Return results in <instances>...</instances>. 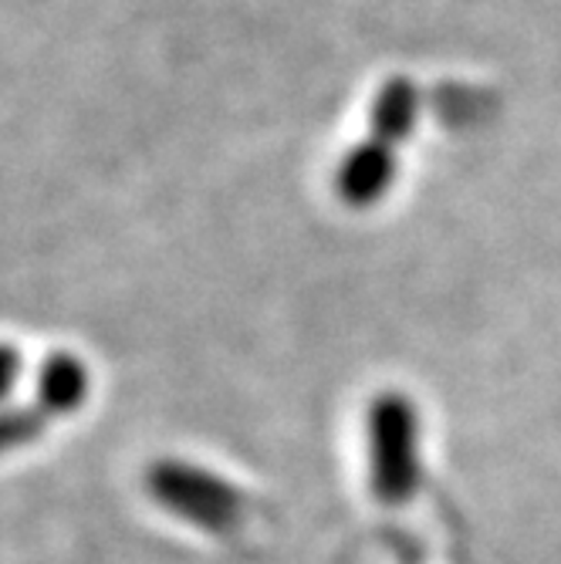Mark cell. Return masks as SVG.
<instances>
[{
    "instance_id": "cell-1",
    "label": "cell",
    "mask_w": 561,
    "mask_h": 564,
    "mask_svg": "<svg viewBox=\"0 0 561 564\" xmlns=\"http://www.w3.org/2000/svg\"><path fill=\"white\" fill-rule=\"evenodd\" d=\"M423 112V91L410 75H389L376 95H373V112H369V132L348 145V152L338 160L332 173L335 196L352 210H373L382 203L396 180L402 149L413 139V129Z\"/></svg>"
},
{
    "instance_id": "cell-3",
    "label": "cell",
    "mask_w": 561,
    "mask_h": 564,
    "mask_svg": "<svg viewBox=\"0 0 561 564\" xmlns=\"http://www.w3.org/2000/svg\"><path fill=\"white\" fill-rule=\"evenodd\" d=\"M369 436V487L382 503L410 500L423 474V426L406 392H379L366 416Z\"/></svg>"
},
{
    "instance_id": "cell-4",
    "label": "cell",
    "mask_w": 561,
    "mask_h": 564,
    "mask_svg": "<svg viewBox=\"0 0 561 564\" xmlns=\"http://www.w3.org/2000/svg\"><path fill=\"white\" fill-rule=\"evenodd\" d=\"M91 372L75 351H51L34 372V405L47 420L75 416L88 402Z\"/></svg>"
},
{
    "instance_id": "cell-2",
    "label": "cell",
    "mask_w": 561,
    "mask_h": 564,
    "mask_svg": "<svg viewBox=\"0 0 561 564\" xmlns=\"http://www.w3.org/2000/svg\"><path fill=\"white\" fill-rule=\"evenodd\" d=\"M142 487L170 518L207 534L227 538L247 518V497L240 494V487H234L211 467L190 464L180 456L152 459L142 474Z\"/></svg>"
},
{
    "instance_id": "cell-6",
    "label": "cell",
    "mask_w": 561,
    "mask_h": 564,
    "mask_svg": "<svg viewBox=\"0 0 561 564\" xmlns=\"http://www.w3.org/2000/svg\"><path fill=\"white\" fill-rule=\"evenodd\" d=\"M24 379V355L18 345L0 341V405L11 399V392L21 386Z\"/></svg>"
},
{
    "instance_id": "cell-5",
    "label": "cell",
    "mask_w": 561,
    "mask_h": 564,
    "mask_svg": "<svg viewBox=\"0 0 561 564\" xmlns=\"http://www.w3.org/2000/svg\"><path fill=\"white\" fill-rule=\"evenodd\" d=\"M47 433V416L37 405H0V456L18 453Z\"/></svg>"
}]
</instances>
